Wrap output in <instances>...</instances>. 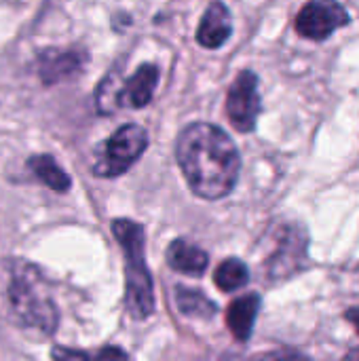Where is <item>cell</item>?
<instances>
[{
    "label": "cell",
    "instance_id": "1",
    "mask_svg": "<svg viewBox=\"0 0 359 361\" xmlns=\"http://www.w3.org/2000/svg\"><path fill=\"white\" fill-rule=\"evenodd\" d=\"M176 159L190 190L207 201L226 197L241 169L235 142L212 123H193L182 129L176 142Z\"/></svg>",
    "mask_w": 359,
    "mask_h": 361
},
{
    "label": "cell",
    "instance_id": "2",
    "mask_svg": "<svg viewBox=\"0 0 359 361\" xmlns=\"http://www.w3.org/2000/svg\"><path fill=\"white\" fill-rule=\"evenodd\" d=\"M6 298L17 324L38 336H51L57 330L59 313L53 290L38 267L28 260L8 262Z\"/></svg>",
    "mask_w": 359,
    "mask_h": 361
},
{
    "label": "cell",
    "instance_id": "3",
    "mask_svg": "<svg viewBox=\"0 0 359 361\" xmlns=\"http://www.w3.org/2000/svg\"><path fill=\"white\" fill-rule=\"evenodd\" d=\"M112 233L125 252V302L135 319L154 313V283L144 260V228L127 218L112 222Z\"/></svg>",
    "mask_w": 359,
    "mask_h": 361
},
{
    "label": "cell",
    "instance_id": "4",
    "mask_svg": "<svg viewBox=\"0 0 359 361\" xmlns=\"http://www.w3.org/2000/svg\"><path fill=\"white\" fill-rule=\"evenodd\" d=\"M157 82L159 68L154 63L140 66L129 78H116L112 74L97 87V110L112 114L123 108H144L150 104Z\"/></svg>",
    "mask_w": 359,
    "mask_h": 361
},
{
    "label": "cell",
    "instance_id": "5",
    "mask_svg": "<svg viewBox=\"0 0 359 361\" xmlns=\"http://www.w3.org/2000/svg\"><path fill=\"white\" fill-rule=\"evenodd\" d=\"M146 146H148V135L144 127L123 125L104 144L95 163V173L104 178H116L125 173L142 157Z\"/></svg>",
    "mask_w": 359,
    "mask_h": 361
},
{
    "label": "cell",
    "instance_id": "6",
    "mask_svg": "<svg viewBox=\"0 0 359 361\" xmlns=\"http://www.w3.org/2000/svg\"><path fill=\"white\" fill-rule=\"evenodd\" d=\"M349 23H351V15L347 13L343 4L330 2V0H313L300 8V13L296 15L294 27L303 38L326 40L339 27H345Z\"/></svg>",
    "mask_w": 359,
    "mask_h": 361
},
{
    "label": "cell",
    "instance_id": "7",
    "mask_svg": "<svg viewBox=\"0 0 359 361\" xmlns=\"http://www.w3.org/2000/svg\"><path fill=\"white\" fill-rule=\"evenodd\" d=\"M260 93H258V76L252 70H243L229 89L226 95V114L231 125L241 131L250 133L256 127L260 114Z\"/></svg>",
    "mask_w": 359,
    "mask_h": 361
},
{
    "label": "cell",
    "instance_id": "8",
    "mask_svg": "<svg viewBox=\"0 0 359 361\" xmlns=\"http://www.w3.org/2000/svg\"><path fill=\"white\" fill-rule=\"evenodd\" d=\"M307 260V235L296 226H284L277 235V245L267 260L271 281H284L303 269Z\"/></svg>",
    "mask_w": 359,
    "mask_h": 361
},
{
    "label": "cell",
    "instance_id": "9",
    "mask_svg": "<svg viewBox=\"0 0 359 361\" xmlns=\"http://www.w3.org/2000/svg\"><path fill=\"white\" fill-rule=\"evenodd\" d=\"M85 53L74 51V49H49L40 55V78L47 85L68 80L76 76L83 70L85 63Z\"/></svg>",
    "mask_w": 359,
    "mask_h": 361
},
{
    "label": "cell",
    "instance_id": "10",
    "mask_svg": "<svg viewBox=\"0 0 359 361\" xmlns=\"http://www.w3.org/2000/svg\"><path fill=\"white\" fill-rule=\"evenodd\" d=\"M231 32H233V21H231L229 6L222 2H212L197 27L199 44L205 49H218L231 38Z\"/></svg>",
    "mask_w": 359,
    "mask_h": 361
},
{
    "label": "cell",
    "instance_id": "11",
    "mask_svg": "<svg viewBox=\"0 0 359 361\" xmlns=\"http://www.w3.org/2000/svg\"><path fill=\"white\" fill-rule=\"evenodd\" d=\"M258 311H260V296L258 294H245V296L231 302V307L226 311V326L239 343L250 341Z\"/></svg>",
    "mask_w": 359,
    "mask_h": 361
},
{
    "label": "cell",
    "instance_id": "12",
    "mask_svg": "<svg viewBox=\"0 0 359 361\" xmlns=\"http://www.w3.org/2000/svg\"><path fill=\"white\" fill-rule=\"evenodd\" d=\"M167 262L178 273L199 277V275L205 273L209 260H207V254L201 247H197V245H193V243H188L184 239H176L167 250Z\"/></svg>",
    "mask_w": 359,
    "mask_h": 361
},
{
    "label": "cell",
    "instance_id": "13",
    "mask_svg": "<svg viewBox=\"0 0 359 361\" xmlns=\"http://www.w3.org/2000/svg\"><path fill=\"white\" fill-rule=\"evenodd\" d=\"M28 167L32 169V173L44 184L49 186L51 190L55 192H66L70 190V176L57 165V161L49 154H38V157H32L28 161Z\"/></svg>",
    "mask_w": 359,
    "mask_h": 361
},
{
    "label": "cell",
    "instance_id": "14",
    "mask_svg": "<svg viewBox=\"0 0 359 361\" xmlns=\"http://www.w3.org/2000/svg\"><path fill=\"white\" fill-rule=\"evenodd\" d=\"M53 361H131V357L118 347H104L95 351H80L68 347H55L51 351Z\"/></svg>",
    "mask_w": 359,
    "mask_h": 361
},
{
    "label": "cell",
    "instance_id": "15",
    "mask_svg": "<svg viewBox=\"0 0 359 361\" xmlns=\"http://www.w3.org/2000/svg\"><path fill=\"white\" fill-rule=\"evenodd\" d=\"M214 281L222 292H235V290L248 286L250 271H248L245 262H241L239 258H229L222 264H218V269L214 273Z\"/></svg>",
    "mask_w": 359,
    "mask_h": 361
},
{
    "label": "cell",
    "instance_id": "16",
    "mask_svg": "<svg viewBox=\"0 0 359 361\" xmlns=\"http://www.w3.org/2000/svg\"><path fill=\"white\" fill-rule=\"evenodd\" d=\"M176 305L188 317L209 319V317L216 315V305L209 298H205L197 290H188V288H182V286L176 290Z\"/></svg>",
    "mask_w": 359,
    "mask_h": 361
},
{
    "label": "cell",
    "instance_id": "17",
    "mask_svg": "<svg viewBox=\"0 0 359 361\" xmlns=\"http://www.w3.org/2000/svg\"><path fill=\"white\" fill-rule=\"evenodd\" d=\"M256 361H311L309 357L300 355V353H294V351H273V353H267L262 355L260 360Z\"/></svg>",
    "mask_w": 359,
    "mask_h": 361
},
{
    "label": "cell",
    "instance_id": "18",
    "mask_svg": "<svg viewBox=\"0 0 359 361\" xmlns=\"http://www.w3.org/2000/svg\"><path fill=\"white\" fill-rule=\"evenodd\" d=\"M345 317L353 324V328L358 330V334H359V307H355V309H349V311L345 313Z\"/></svg>",
    "mask_w": 359,
    "mask_h": 361
}]
</instances>
